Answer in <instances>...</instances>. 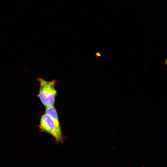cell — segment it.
I'll use <instances>...</instances> for the list:
<instances>
[{
	"label": "cell",
	"mask_w": 167,
	"mask_h": 167,
	"mask_svg": "<svg viewBox=\"0 0 167 167\" xmlns=\"http://www.w3.org/2000/svg\"><path fill=\"white\" fill-rule=\"evenodd\" d=\"M38 127L41 132H46L53 136L56 143L64 142L65 139L62 134L59 121L53 119L46 113L41 116Z\"/></svg>",
	"instance_id": "cell-1"
},
{
	"label": "cell",
	"mask_w": 167,
	"mask_h": 167,
	"mask_svg": "<svg viewBox=\"0 0 167 167\" xmlns=\"http://www.w3.org/2000/svg\"><path fill=\"white\" fill-rule=\"evenodd\" d=\"M37 80L40 83L37 97L45 107L54 105L57 94L55 85L58 81L54 79L48 81L41 78H38Z\"/></svg>",
	"instance_id": "cell-2"
},
{
	"label": "cell",
	"mask_w": 167,
	"mask_h": 167,
	"mask_svg": "<svg viewBox=\"0 0 167 167\" xmlns=\"http://www.w3.org/2000/svg\"><path fill=\"white\" fill-rule=\"evenodd\" d=\"M165 63L167 65V59H166L165 61Z\"/></svg>",
	"instance_id": "cell-3"
}]
</instances>
